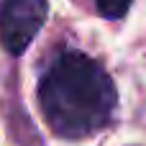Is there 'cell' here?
Here are the masks:
<instances>
[{
  "mask_svg": "<svg viewBox=\"0 0 146 146\" xmlns=\"http://www.w3.org/2000/svg\"><path fill=\"white\" fill-rule=\"evenodd\" d=\"M98 3V10L105 15V18H123L126 15V10L131 8V3L133 0H95Z\"/></svg>",
  "mask_w": 146,
  "mask_h": 146,
  "instance_id": "3",
  "label": "cell"
},
{
  "mask_svg": "<svg viewBox=\"0 0 146 146\" xmlns=\"http://www.w3.org/2000/svg\"><path fill=\"white\" fill-rule=\"evenodd\" d=\"M38 103L54 133L64 139H85L110 123L115 87L95 59L80 51H64L44 72Z\"/></svg>",
  "mask_w": 146,
  "mask_h": 146,
  "instance_id": "1",
  "label": "cell"
},
{
  "mask_svg": "<svg viewBox=\"0 0 146 146\" xmlns=\"http://www.w3.org/2000/svg\"><path fill=\"white\" fill-rule=\"evenodd\" d=\"M46 0H3L0 3V44L8 54L18 56L28 49L33 36L46 21Z\"/></svg>",
  "mask_w": 146,
  "mask_h": 146,
  "instance_id": "2",
  "label": "cell"
}]
</instances>
